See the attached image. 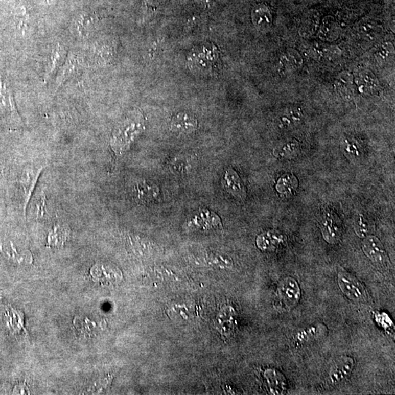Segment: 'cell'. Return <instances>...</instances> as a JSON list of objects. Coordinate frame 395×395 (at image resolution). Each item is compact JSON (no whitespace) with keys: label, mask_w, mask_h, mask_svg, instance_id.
I'll return each instance as SVG.
<instances>
[{"label":"cell","mask_w":395,"mask_h":395,"mask_svg":"<svg viewBox=\"0 0 395 395\" xmlns=\"http://www.w3.org/2000/svg\"><path fill=\"white\" fill-rule=\"evenodd\" d=\"M301 298L299 283L294 278L288 277L280 282L276 291V308L289 311L297 305Z\"/></svg>","instance_id":"6da1fadb"},{"label":"cell","mask_w":395,"mask_h":395,"mask_svg":"<svg viewBox=\"0 0 395 395\" xmlns=\"http://www.w3.org/2000/svg\"><path fill=\"white\" fill-rule=\"evenodd\" d=\"M362 250L374 267L381 272H385L389 269L390 262L382 242L378 237L368 235L362 242Z\"/></svg>","instance_id":"7a4b0ae2"},{"label":"cell","mask_w":395,"mask_h":395,"mask_svg":"<svg viewBox=\"0 0 395 395\" xmlns=\"http://www.w3.org/2000/svg\"><path fill=\"white\" fill-rule=\"evenodd\" d=\"M218 51L216 47L211 49L203 47L193 49L188 57V64L191 69L198 72L210 73L216 67L218 61Z\"/></svg>","instance_id":"3957f363"},{"label":"cell","mask_w":395,"mask_h":395,"mask_svg":"<svg viewBox=\"0 0 395 395\" xmlns=\"http://www.w3.org/2000/svg\"><path fill=\"white\" fill-rule=\"evenodd\" d=\"M337 283L342 292L351 301L356 303L367 301L368 295L365 288L352 274L347 272H339Z\"/></svg>","instance_id":"277c9868"},{"label":"cell","mask_w":395,"mask_h":395,"mask_svg":"<svg viewBox=\"0 0 395 395\" xmlns=\"http://www.w3.org/2000/svg\"><path fill=\"white\" fill-rule=\"evenodd\" d=\"M320 230L323 239L329 244L334 245L339 242L342 236V223L336 214L324 211L318 218Z\"/></svg>","instance_id":"5b68a950"},{"label":"cell","mask_w":395,"mask_h":395,"mask_svg":"<svg viewBox=\"0 0 395 395\" xmlns=\"http://www.w3.org/2000/svg\"><path fill=\"white\" fill-rule=\"evenodd\" d=\"M355 362L352 357H342L332 365L325 383L327 388L342 384L352 375Z\"/></svg>","instance_id":"8992f818"},{"label":"cell","mask_w":395,"mask_h":395,"mask_svg":"<svg viewBox=\"0 0 395 395\" xmlns=\"http://www.w3.org/2000/svg\"><path fill=\"white\" fill-rule=\"evenodd\" d=\"M140 124L127 121L119 128L111 140V147L116 153L122 154L128 148L135 135L140 131Z\"/></svg>","instance_id":"52a82bcc"},{"label":"cell","mask_w":395,"mask_h":395,"mask_svg":"<svg viewBox=\"0 0 395 395\" xmlns=\"http://www.w3.org/2000/svg\"><path fill=\"white\" fill-rule=\"evenodd\" d=\"M43 169V166H35V167L27 168L22 173L20 184L23 190L24 211L26 212L27 204L31 197L32 191H34L37 181L40 173Z\"/></svg>","instance_id":"ba28073f"},{"label":"cell","mask_w":395,"mask_h":395,"mask_svg":"<svg viewBox=\"0 0 395 395\" xmlns=\"http://www.w3.org/2000/svg\"><path fill=\"white\" fill-rule=\"evenodd\" d=\"M222 184L225 191L239 200L245 199L247 196L246 190L240 176L231 168L225 171L224 176L222 180Z\"/></svg>","instance_id":"9c48e42d"},{"label":"cell","mask_w":395,"mask_h":395,"mask_svg":"<svg viewBox=\"0 0 395 395\" xmlns=\"http://www.w3.org/2000/svg\"><path fill=\"white\" fill-rule=\"evenodd\" d=\"M285 241V237L277 230H269L259 236L257 243L258 247L264 251H273Z\"/></svg>","instance_id":"30bf717a"},{"label":"cell","mask_w":395,"mask_h":395,"mask_svg":"<svg viewBox=\"0 0 395 395\" xmlns=\"http://www.w3.org/2000/svg\"><path fill=\"white\" fill-rule=\"evenodd\" d=\"M197 121L187 113H179L173 118L171 130L177 133H191L197 128Z\"/></svg>","instance_id":"8fae6325"},{"label":"cell","mask_w":395,"mask_h":395,"mask_svg":"<svg viewBox=\"0 0 395 395\" xmlns=\"http://www.w3.org/2000/svg\"><path fill=\"white\" fill-rule=\"evenodd\" d=\"M251 17L254 25L260 30H267L272 25V14L265 5H259L254 8Z\"/></svg>","instance_id":"7c38bea8"},{"label":"cell","mask_w":395,"mask_h":395,"mask_svg":"<svg viewBox=\"0 0 395 395\" xmlns=\"http://www.w3.org/2000/svg\"><path fill=\"white\" fill-rule=\"evenodd\" d=\"M299 151V142L296 139H288L274 148V155L280 158H291L297 155Z\"/></svg>","instance_id":"4fadbf2b"},{"label":"cell","mask_w":395,"mask_h":395,"mask_svg":"<svg viewBox=\"0 0 395 395\" xmlns=\"http://www.w3.org/2000/svg\"><path fill=\"white\" fill-rule=\"evenodd\" d=\"M299 183L294 175L286 174L280 178L276 185V190L282 197H289L292 196L297 189Z\"/></svg>","instance_id":"5bb4252c"},{"label":"cell","mask_w":395,"mask_h":395,"mask_svg":"<svg viewBox=\"0 0 395 395\" xmlns=\"http://www.w3.org/2000/svg\"><path fill=\"white\" fill-rule=\"evenodd\" d=\"M303 113L299 108H288L280 116L278 123L281 129H289L301 121Z\"/></svg>","instance_id":"9a60e30c"},{"label":"cell","mask_w":395,"mask_h":395,"mask_svg":"<svg viewBox=\"0 0 395 395\" xmlns=\"http://www.w3.org/2000/svg\"><path fill=\"white\" fill-rule=\"evenodd\" d=\"M281 68L285 71H294L299 68L303 64V58L297 52L290 50L281 56L280 59Z\"/></svg>","instance_id":"2e32d148"},{"label":"cell","mask_w":395,"mask_h":395,"mask_svg":"<svg viewBox=\"0 0 395 395\" xmlns=\"http://www.w3.org/2000/svg\"><path fill=\"white\" fill-rule=\"evenodd\" d=\"M357 84L360 90L364 92L374 91L378 87L377 79L372 73L367 71H362L358 74Z\"/></svg>","instance_id":"e0dca14e"},{"label":"cell","mask_w":395,"mask_h":395,"mask_svg":"<svg viewBox=\"0 0 395 395\" xmlns=\"http://www.w3.org/2000/svg\"><path fill=\"white\" fill-rule=\"evenodd\" d=\"M320 38L323 40H333L338 35L336 24L333 17H325L322 21L319 32Z\"/></svg>","instance_id":"ac0fdd59"},{"label":"cell","mask_w":395,"mask_h":395,"mask_svg":"<svg viewBox=\"0 0 395 395\" xmlns=\"http://www.w3.org/2000/svg\"><path fill=\"white\" fill-rule=\"evenodd\" d=\"M359 36L366 41H374L381 34V27L372 21L364 22L359 28Z\"/></svg>","instance_id":"d6986e66"},{"label":"cell","mask_w":395,"mask_h":395,"mask_svg":"<svg viewBox=\"0 0 395 395\" xmlns=\"http://www.w3.org/2000/svg\"><path fill=\"white\" fill-rule=\"evenodd\" d=\"M79 61L74 55H69L67 62L64 64L57 77V86H59L69 76L72 75L77 68Z\"/></svg>","instance_id":"ffe728a7"},{"label":"cell","mask_w":395,"mask_h":395,"mask_svg":"<svg viewBox=\"0 0 395 395\" xmlns=\"http://www.w3.org/2000/svg\"><path fill=\"white\" fill-rule=\"evenodd\" d=\"M336 88L343 98L345 96L352 97L353 94V79L352 76L347 73L340 74L337 79Z\"/></svg>","instance_id":"44dd1931"},{"label":"cell","mask_w":395,"mask_h":395,"mask_svg":"<svg viewBox=\"0 0 395 395\" xmlns=\"http://www.w3.org/2000/svg\"><path fill=\"white\" fill-rule=\"evenodd\" d=\"M374 229V225L369 223V220L363 215H359L354 223V230L356 234L361 238H365Z\"/></svg>","instance_id":"7402d4cb"},{"label":"cell","mask_w":395,"mask_h":395,"mask_svg":"<svg viewBox=\"0 0 395 395\" xmlns=\"http://www.w3.org/2000/svg\"><path fill=\"white\" fill-rule=\"evenodd\" d=\"M137 191L139 199L144 201H152L159 194L158 188L147 184H139Z\"/></svg>","instance_id":"603a6c76"},{"label":"cell","mask_w":395,"mask_h":395,"mask_svg":"<svg viewBox=\"0 0 395 395\" xmlns=\"http://www.w3.org/2000/svg\"><path fill=\"white\" fill-rule=\"evenodd\" d=\"M61 52H62V49L58 45L57 48L54 49L53 52L51 54L50 59H49L48 66H47V71H45V80L52 76L54 71L57 69V66L59 65L61 58H62Z\"/></svg>","instance_id":"cb8c5ba5"},{"label":"cell","mask_w":395,"mask_h":395,"mask_svg":"<svg viewBox=\"0 0 395 395\" xmlns=\"http://www.w3.org/2000/svg\"><path fill=\"white\" fill-rule=\"evenodd\" d=\"M322 327L323 326L321 325L313 327L300 332L296 336V340L303 343V342L310 341V340H313V339L317 338V337L321 335Z\"/></svg>","instance_id":"d4e9b609"},{"label":"cell","mask_w":395,"mask_h":395,"mask_svg":"<svg viewBox=\"0 0 395 395\" xmlns=\"http://www.w3.org/2000/svg\"><path fill=\"white\" fill-rule=\"evenodd\" d=\"M393 53H394L393 45L391 43H385L378 49L376 54V59L380 63L386 62L388 59L393 57Z\"/></svg>","instance_id":"484cf974"},{"label":"cell","mask_w":395,"mask_h":395,"mask_svg":"<svg viewBox=\"0 0 395 395\" xmlns=\"http://www.w3.org/2000/svg\"><path fill=\"white\" fill-rule=\"evenodd\" d=\"M94 18L90 14H81L76 21V26L78 30L81 33H85L86 30L90 28L92 25Z\"/></svg>","instance_id":"4316f807"},{"label":"cell","mask_w":395,"mask_h":395,"mask_svg":"<svg viewBox=\"0 0 395 395\" xmlns=\"http://www.w3.org/2000/svg\"><path fill=\"white\" fill-rule=\"evenodd\" d=\"M210 213L208 211H203V213H201L198 216H195L193 218V223L197 225L198 227L203 226V228H211V227L215 226V225H220V223H214V222H208L207 216Z\"/></svg>","instance_id":"83f0119b"},{"label":"cell","mask_w":395,"mask_h":395,"mask_svg":"<svg viewBox=\"0 0 395 395\" xmlns=\"http://www.w3.org/2000/svg\"><path fill=\"white\" fill-rule=\"evenodd\" d=\"M344 150L347 155L354 156L357 157V156L360 155L361 152L359 149V146L355 141L352 139H346L344 141Z\"/></svg>","instance_id":"f1b7e54d"},{"label":"cell","mask_w":395,"mask_h":395,"mask_svg":"<svg viewBox=\"0 0 395 395\" xmlns=\"http://www.w3.org/2000/svg\"><path fill=\"white\" fill-rule=\"evenodd\" d=\"M12 314L8 312V318H11V319L15 320V323H12L11 326H9L10 329L13 330V332H19L20 330L23 328V317L20 316V313H17L14 310L11 309V310Z\"/></svg>","instance_id":"f546056e"},{"label":"cell","mask_w":395,"mask_h":395,"mask_svg":"<svg viewBox=\"0 0 395 395\" xmlns=\"http://www.w3.org/2000/svg\"><path fill=\"white\" fill-rule=\"evenodd\" d=\"M67 237V230L61 226H57L54 228V231L49 236V239H51V242L56 240L57 242H62V240H65Z\"/></svg>","instance_id":"4dcf8cb0"},{"label":"cell","mask_w":395,"mask_h":395,"mask_svg":"<svg viewBox=\"0 0 395 395\" xmlns=\"http://www.w3.org/2000/svg\"><path fill=\"white\" fill-rule=\"evenodd\" d=\"M38 213L37 217H43L45 213V196H42L38 201Z\"/></svg>","instance_id":"1f68e13d"}]
</instances>
